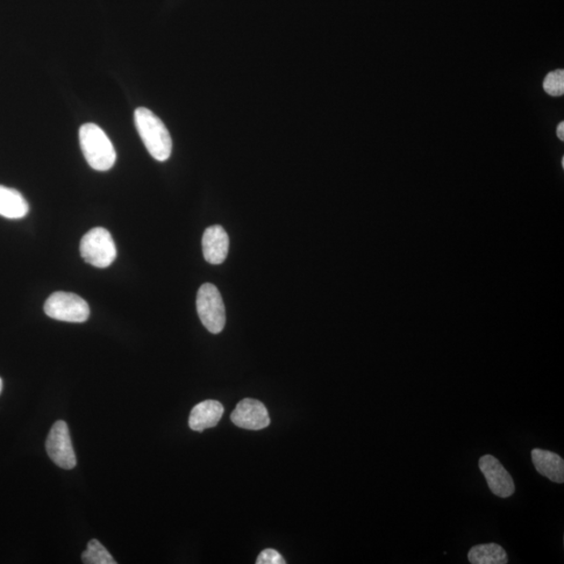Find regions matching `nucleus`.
Instances as JSON below:
<instances>
[{
    "mask_svg": "<svg viewBox=\"0 0 564 564\" xmlns=\"http://www.w3.org/2000/svg\"><path fill=\"white\" fill-rule=\"evenodd\" d=\"M49 318L70 323H83L90 316V309L83 298L74 292H56L45 304Z\"/></svg>",
    "mask_w": 564,
    "mask_h": 564,
    "instance_id": "5",
    "label": "nucleus"
},
{
    "mask_svg": "<svg viewBox=\"0 0 564 564\" xmlns=\"http://www.w3.org/2000/svg\"><path fill=\"white\" fill-rule=\"evenodd\" d=\"M224 406L217 401H204L191 410L189 425L192 431L203 432L219 424L223 417Z\"/></svg>",
    "mask_w": 564,
    "mask_h": 564,
    "instance_id": "10",
    "label": "nucleus"
},
{
    "mask_svg": "<svg viewBox=\"0 0 564 564\" xmlns=\"http://www.w3.org/2000/svg\"><path fill=\"white\" fill-rule=\"evenodd\" d=\"M531 455L534 467L541 476L554 483L564 482V461L559 455L540 448H534Z\"/></svg>",
    "mask_w": 564,
    "mask_h": 564,
    "instance_id": "11",
    "label": "nucleus"
},
{
    "mask_svg": "<svg viewBox=\"0 0 564 564\" xmlns=\"http://www.w3.org/2000/svg\"><path fill=\"white\" fill-rule=\"evenodd\" d=\"M557 137H559V138L561 141L564 140V123H563V121H561V123L559 125V127H557Z\"/></svg>",
    "mask_w": 564,
    "mask_h": 564,
    "instance_id": "17",
    "label": "nucleus"
},
{
    "mask_svg": "<svg viewBox=\"0 0 564 564\" xmlns=\"http://www.w3.org/2000/svg\"><path fill=\"white\" fill-rule=\"evenodd\" d=\"M479 467L492 494L507 498L516 492V485H514L512 477L494 456H483L479 461Z\"/></svg>",
    "mask_w": 564,
    "mask_h": 564,
    "instance_id": "7",
    "label": "nucleus"
},
{
    "mask_svg": "<svg viewBox=\"0 0 564 564\" xmlns=\"http://www.w3.org/2000/svg\"><path fill=\"white\" fill-rule=\"evenodd\" d=\"M257 564H285L283 557L273 549L262 551L256 560Z\"/></svg>",
    "mask_w": 564,
    "mask_h": 564,
    "instance_id": "16",
    "label": "nucleus"
},
{
    "mask_svg": "<svg viewBox=\"0 0 564 564\" xmlns=\"http://www.w3.org/2000/svg\"><path fill=\"white\" fill-rule=\"evenodd\" d=\"M80 145L86 161L98 171L109 170L117 161V152L107 134L96 124L80 128Z\"/></svg>",
    "mask_w": 564,
    "mask_h": 564,
    "instance_id": "2",
    "label": "nucleus"
},
{
    "mask_svg": "<svg viewBox=\"0 0 564 564\" xmlns=\"http://www.w3.org/2000/svg\"><path fill=\"white\" fill-rule=\"evenodd\" d=\"M544 89L549 96L561 97L564 94V71L559 69L548 74L544 81Z\"/></svg>",
    "mask_w": 564,
    "mask_h": 564,
    "instance_id": "15",
    "label": "nucleus"
},
{
    "mask_svg": "<svg viewBox=\"0 0 564 564\" xmlns=\"http://www.w3.org/2000/svg\"><path fill=\"white\" fill-rule=\"evenodd\" d=\"M202 248L204 259L211 265H220L226 261L230 250V238L222 226L207 228L203 234Z\"/></svg>",
    "mask_w": 564,
    "mask_h": 564,
    "instance_id": "9",
    "label": "nucleus"
},
{
    "mask_svg": "<svg viewBox=\"0 0 564 564\" xmlns=\"http://www.w3.org/2000/svg\"><path fill=\"white\" fill-rule=\"evenodd\" d=\"M197 312L206 330L213 334L222 333L226 324V311L220 292L211 283H204L198 291Z\"/></svg>",
    "mask_w": 564,
    "mask_h": 564,
    "instance_id": "4",
    "label": "nucleus"
},
{
    "mask_svg": "<svg viewBox=\"0 0 564 564\" xmlns=\"http://www.w3.org/2000/svg\"><path fill=\"white\" fill-rule=\"evenodd\" d=\"M30 211L26 200L16 190L0 185V216L10 219H23Z\"/></svg>",
    "mask_w": 564,
    "mask_h": 564,
    "instance_id": "12",
    "label": "nucleus"
},
{
    "mask_svg": "<svg viewBox=\"0 0 564 564\" xmlns=\"http://www.w3.org/2000/svg\"><path fill=\"white\" fill-rule=\"evenodd\" d=\"M3 387H4V383H3L2 378H0V394H2Z\"/></svg>",
    "mask_w": 564,
    "mask_h": 564,
    "instance_id": "18",
    "label": "nucleus"
},
{
    "mask_svg": "<svg viewBox=\"0 0 564 564\" xmlns=\"http://www.w3.org/2000/svg\"><path fill=\"white\" fill-rule=\"evenodd\" d=\"M80 252L86 262L99 269L111 266L118 254L112 235L102 227L94 228L84 235Z\"/></svg>",
    "mask_w": 564,
    "mask_h": 564,
    "instance_id": "3",
    "label": "nucleus"
},
{
    "mask_svg": "<svg viewBox=\"0 0 564 564\" xmlns=\"http://www.w3.org/2000/svg\"><path fill=\"white\" fill-rule=\"evenodd\" d=\"M134 120L149 153L157 161H167L173 149V141L163 121L145 107L135 110Z\"/></svg>",
    "mask_w": 564,
    "mask_h": 564,
    "instance_id": "1",
    "label": "nucleus"
},
{
    "mask_svg": "<svg viewBox=\"0 0 564 564\" xmlns=\"http://www.w3.org/2000/svg\"><path fill=\"white\" fill-rule=\"evenodd\" d=\"M468 560L473 564H506L508 562V556L501 546L485 544L471 548Z\"/></svg>",
    "mask_w": 564,
    "mask_h": 564,
    "instance_id": "13",
    "label": "nucleus"
},
{
    "mask_svg": "<svg viewBox=\"0 0 564 564\" xmlns=\"http://www.w3.org/2000/svg\"><path fill=\"white\" fill-rule=\"evenodd\" d=\"M232 423L246 430L259 431L270 425L269 412L261 402L256 399H242L231 414Z\"/></svg>",
    "mask_w": 564,
    "mask_h": 564,
    "instance_id": "8",
    "label": "nucleus"
},
{
    "mask_svg": "<svg viewBox=\"0 0 564 564\" xmlns=\"http://www.w3.org/2000/svg\"><path fill=\"white\" fill-rule=\"evenodd\" d=\"M82 561L85 564H117L108 549L97 539L88 542L87 549L82 554Z\"/></svg>",
    "mask_w": 564,
    "mask_h": 564,
    "instance_id": "14",
    "label": "nucleus"
},
{
    "mask_svg": "<svg viewBox=\"0 0 564 564\" xmlns=\"http://www.w3.org/2000/svg\"><path fill=\"white\" fill-rule=\"evenodd\" d=\"M46 452L49 458L63 469H73L77 456L71 444L69 428L66 421L59 420L52 426L46 439Z\"/></svg>",
    "mask_w": 564,
    "mask_h": 564,
    "instance_id": "6",
    "label": "nucleus"
}]
</instances>
